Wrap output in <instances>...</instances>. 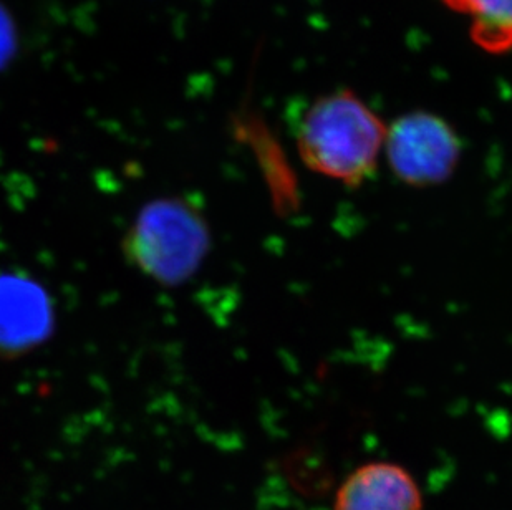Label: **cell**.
Masks as SVG:
<instances>
[{
    "label": "cell",
    "mask_w": 512,
    "mask_h": 510,
    "mask_svg": "<svg viewBox=\"0 0 512 510\" xmlns=\"http://www.w3.org/2000/svg\"><path fill=\"white\" fill-rule=\"evenodd\" d=\"M387 125L352 90L317 98L297 128V150L314 173L357 188L378 166Z\"/></svg>",
    "instance_id": "obj_1"
},
{
    "label": "cell",
    "mask_w": 512,
    "mask_h": 510,
    "mask_svg": "<svg viewBox=\"0 0 512 510\" xmlns=\"http://www.w3.org/2000/svg\"><path fill=\"white\" fill-rule=\"evenodd\" d=\"M211 246L203 212L183 198L146 204L123 239L131 267L166 287L183 284L201 267Z\"/></svg>",
    "instance_id": "obj_2"
},
{
    "label": "cell",
    "mask_w": 512,
    "mask_h": 510,
    "mask_svg": "<svg viewBox=\"0 0 512 510\" xmlns=\"http://www.w3.org/2000/svg\"><path fill=\"white\" fill-rule=\"evenodd\" d=\"M383 151L401 183L411 188H431L446 183L456 173L463 146L445 118L415 110L387 126Z\"/></svg>",
    "instance_id": "obj_3"
},
{
    "label": "cell",
    "mask_w": 512,
    "mask_h": 510,
    "mask_svg": "<svg viewBox=\"0 0 512 510\" xmlns=\"http://www.w3.org/2000/svg\"><path fill=\"white\" fill-rule=\"evenodd\" d=\"M54 327L47 290L24 274H0V357L15 358L39 347Z\"/></svg>",
    "instance_id": "obj_4"
},
{
    "label": "cell",
    "mask_w": 512,
    "mask_h": 510,
    "mask_svg": "<svg viewBox=\"0 0 512 510\" xmlns=\"http://www.w3.org/2000/svg\"><path fill=\"white\" fill-rule=\"evenodd\" d=\"M334 510H423V494L413 474L400 464L367 462L345 477Z\"/></svg>",
    "instance_id": "obj_5"
},
{
    "label": "cell",
    "mask_w": 512,
    "mask_h": 510,
    "mask_svg": "<svg viewBox=\"0 0 512 510\" xmlns=\"http://www.w3.org/2000/svg\"><path fill=\"white\" fill-rule=\"evenodd\" d=\"M468 20L469 35L484 52L501 55L512 50V0H441Z\"/></svg>",
    "instance_id": "obj_6"
},
{
    "label": "cell",
    "mask_w": 512,
    "mask_h": 510,
    "mask_svg": "<svg viewBox=\"0 0 512 510\" xmlns=\"http://www.w3.org/2000/svg\"><path fill=\"white\" fill-rule=\"evenodd\" d=\"M10 24L7 15L0 12V65L7 60L10 53Z\"/></svg>",
    "instance_id": "obj_7"
}]
</instances>
